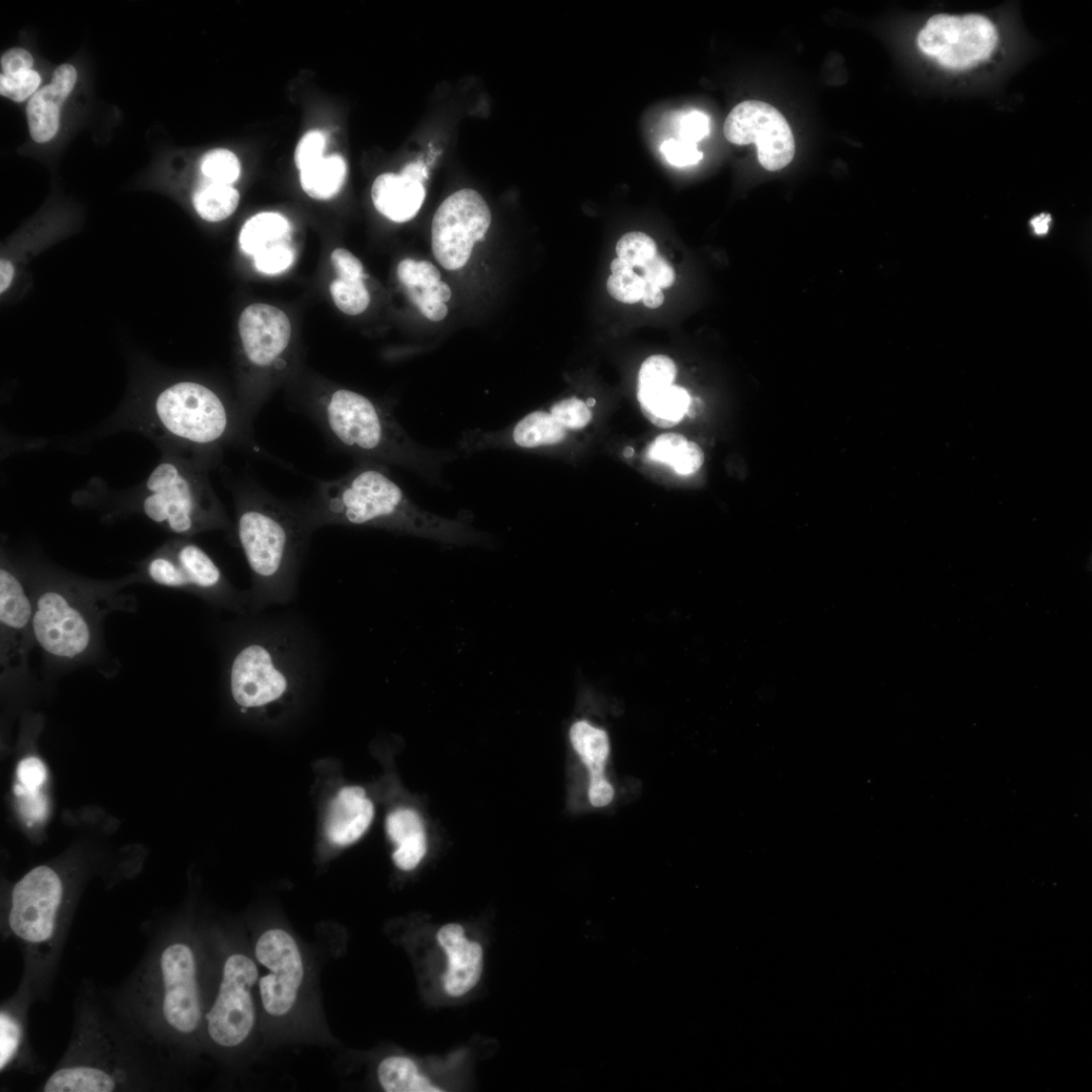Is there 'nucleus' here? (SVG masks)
Instances as JSON below:
<instances>
[{
	"label": "nucleus",
	"mask_w": 1092,
	"mask_h": 1092,
	"mask_svg": "<svg viewBox=\"0 0 1092 1092\" xmlns=\"http://www.w3.org/2000/svg\"><path fill=\"white\" fill-rule=\"evenodd\" d=\"M69 1047L44 1092L159 1090L165 1058L117 1010L109 993L84 984Z\"/></svg>",
	"instance_id": "obj_1"
},
{
	"label": "nucleus",
	"mask_w": 1092,
	"mask_h": 1092,
	"mask_svg": "<svg viewBox=\"0 0 1092 1092\" xmlns=\"http://www.w3.org/2000/svg\"><path fill=\"white\" fill-rule=\"evenodd\" d=\"M183 933H154L141 961L113 1003L166 1060L204 1032L206 1007L198 954Z\"/></svg>",
	"instance_id": "obj_2"
},
{
	"label": "nucleus",
	"mask_w": 1092,
	"mask_h": 1092,
	"mask_svg": "<svg viewBox=\"0 0 1092 1092\" xmlns=\"http://www.w3.org/2000/svg\"><path fill=\"white\" fill-rule=\"evenodd\" d=\"M322 668L320 643L300 621L247 614L229 653L230 695L243 714L282 711Z\"/></svg>",
	"instance_id": "obj_3"
},
{
	"label": "nucleus",
	"mask_w": 1092,
	"mask_h": 1092,
	"mask_svg": "<svg viewBox=\"0 0 1092 1092\" xmlns=\"http://www.w3.org/2000/svg\"><path fill=\"white\" fill-rule=\"evenodd\" d=\"M306 511L314 531L331 525L369 527L459 546L485 545L490 540L468 520L417 506L391 478L389 467L368 462H361L338 480L319 484Z\"/></svg>",
	"instance_id": "obj_4"
},
{
	"label": "nucleus",
	"mask_w": 1092,
	"mask_h": 1092,
	"mask_svg": "<svg viewBox=\"0 0 1092 1092\" xmlns=\"http://www.w3.org/2000/svg\"><path fill=\"white\" fill-rule=\"evenodd\" d=\"M313 532L306 507L280 501L256 484L240 492L237 535L252 577L249 614L295 599Z\"/></svg>",
	"instance_id": "obj_5"
},
{
	"label": "nucleus",
	"mask_w": 1092,
	"mask_h": 1092,
	"mask_svg": "<svg viewBox=\"0 0 1092 1092\" xmlns=\"http://www.w3.org/2000/svg\"><path fill=\"white\" fill-rule=\"evenodd\" d=\"M314 415L329 439L361 462L406 468L435 484L443 483L445 464L460 457L459 451L419 444L389 410L354 391L323 394Z\"/></svg>",
	"instance_id": "obj_6"
},
{
	"label": "nucleus",
	"mask_w": 1092,
	"mask_h": 1092,
	"mask_svg": "<svg viewBox=\"0 0 1092 1092\" xmlns=\"http://www.w3.org/2000/svg\"><path fill=\"white\" fill-rule=\"evenodd\" d=\"M201 477L172 462L160 464L147 481V517L179 535L225 528L228 519Z\"/></svg>",
	"instance_id": "obj_7"
},
{
	"label": "nucleus",
	"mask_w": 1092,
	"mask_h": 1092,
	"mask_svg": "<svg viewBox=\"0 0 1092 1092\" xmlns=\"http://www.w3.org/2000/svg\"><path fill=\"white\" fill-rule=\"evenodd\" d=\"M917 47L935 65L949 72L980 69L999 52L1000 32L993 20L981 13H937L919 31Z\"/></svg>",
	"instance_id": "obj_8"
},
{
	"label": "nucleus",
	"mask_w": 1092,
	"mask_h": 1092,
	"mask_svg": "<svg viewBox=\"0 0 1092 1092\" xmlns=\"http://www.w3.org/2000/svg\"><path fill=\"white\" fill-rule=\"evenodd\" d=\"M257 962L244 953L226 957L216 993L205 1015L204 1034L214 1048L241 1047L254 1032L257 1007L254 987L258 983Z\"/></svg>",
	"instance_id": "obj_9"
},
{
	"label": "nucleus",
	"mask_w": 1092,
	"mask_h": 1092,
	"mask_svg": "<svg viewBox=\"0 0 1092 1092\" xmlns=\"http://www.w3.org/2000/svg\"><path fill=\"white\" fill-rule=\"evenodd\" d=\"M156 413L168 433L200 446L226 441L239 430L243 420L233 418L221 398L206 385L192 381L178 382L163 391L156 401Z\"/></svg>",
	"instance_id": "obj_10"
},
{
	"label": "nucleus",
	"mask_w": 1092,
	"mask_h": 1092,
	"mask_svg": "<svg viewBox=\"0 0 1092 1092\" xmlns=\"http://www.w3.org/2000/svg\"><path fill=\"white\" fill-rule=\"evenodd\" d=\"M491 223L489 206L478 192L462 190L448 196L436 211L432 222V250L436 260L447 271L463 268Z\"/></svg>",
	"instance_id": "obj_11"
},
{
	"label": "nucleus",
	"mask_w": 1092,
	"mask_h": 1092,
	"mask_svg": "<svg viewBox=\"0 0 1092 1092\" xmlns=\"http://www.w3.org/2000/svg\"><path fill=\"white\" fill-rule=\"evenodd\" d=\"M257 961L268 973L259 978V997L266 1015L292 1013L305 979V960L296 937L283 929L263 932L255 948Z\"/></svg>",
	"instance_id": "obj_12"
},
{
	"label": "nucleus",
	"mask_w": 1092,
	"mask_h": 1092,
	"mask_svg": "<svg viewBox=\"0 0 1092 1092\" xmlns=\"http://www.w3.org/2000/svg\"><path fill=\"white\" fill-rule=\"evenodd\" d=\"M724 131L732 144L757 145L759 161L766 171L783 170L795 155L793 133L785 116L759 100L736 106L729 114Z\"/></svg>",
	"instance_id": "obj_13"
},
{
	"label": "nucleus",
	"mask_w": 1092,
	"mask_h": 1092,
	"mask_svg": "<svg viewBox=\"0 0 1092 1092\" xmlns=\"http://www.w3.org/2000/svg\"><path fill=\"white\" fill-rule=\"evenodd\" d=\"M33 637L49 654L76 660L93 644L90 620L73 600L60 590H46L33 605Z\"/></svg>",
	"instance_id": "obj_14"
},
{
	"label": "nucleus",
	"mask_w": 1092,
	"mask_h": 1092,
	"mask_svg": "<svg viewBox=\"0 0 1092 1092\" xmlns=\"http://www.w3.org/2000/svg\"><path fill=\"white\" fill-rule=\"evenodd\" d=\"M239 333L250 365L263 372L287 368L283 355L291 342L292 327L281 310L266 304L247 307L240 317Z\"/></svg>",
	"instance_id": "obj_15"
},
{
	"label": "nucleus",
	"mask_w": 1092,
	"mask_h": 1092,
	"mask_svg": "<svg viewBox=\"0 0 1092 1092\" xmlns=\"http://www.w3.org/2000/svg\"><path fill=\"white\" fill-rule=\"evenodd\" d=\"M567 439V430L549 412L536 411L505 429L464 432L458 451L468 456L490 449H539L562 444Z\"/></svg>",
	"instance_id": "obj_16"
},
{
	"label": "nucleus",
	"mask_w": 1092,
	"mask_h": 1092,
	"mask_svg": "<svg viewBox=\"0 0 1092 1092\" xmlns=\"http://www.w3.org/2000/svg\"><path fill=\"white\" fill-rule=\"evenodd\" d=\"M33 605L22 582L6 567L0 569V629L2 665L19 670L27 660L32 630Z\"/></svg>",
	"instance_id": "obj_17"
},
{
	"label": "nucleus",
	"mask_w": 1092,
	"mask_h": 1092,
	"mask_svg": "<svg viewBox=\"0 0 1092 1092\" xmlns=\"http://www.w3.org/2000/svg\"><path fill=\"white\" fill-rule=\"evenodd\" d=\"M35 1002L30 991L20 984L15 994L0 1009V1071L37 1069L36 1057L29 1041V1009Z\"/></svg>",
	"instance_id": "obj_18"
},
{
	"label": "nucleus",
	"mask_w": 1092,
	"mask_h": 1092,
	"mask_svg": "<svg viewBox=\"0 0 1092 1092\" xmlns=\"http://www.w3.org/2000/svg\"><path fill=\"white\" fill-rule=\"evenodd\" d=\"M448 956V969L443 977L446 994L460 998L480 981L484 968V952L477 942H470L457 923H449L437 934Z\"/></svg>",
	"instance_id": "obj_19"
},
{
	"label": "nucleus",
	"mask_w": 1092,
	"mask_h": 1092,
	"mask_svg": "<svg viewBox=\"0 0 1092 1092\" xmlns=\"http://www.w3.org/2000/svg\"><path fill=\"white\" fill-rule=\"evenodd\" d=\"M375 806L360 786L344 787L332 800L326 823L331 844L348 847L357 843L371 827Z\"/></svg>",
	"instance_id": "obj_20"
},
{
	"label": "nucleus",
	"mask_w": 1092,
	"mask_h": 1092,
	"mask_svg": "<svg viewBox=\"0 0 1092 1092\" xmlns=\"http://www.w3.org/2000/svg\"><path fill=\"white\" fill-rule=\"evenodd\" d=\"M569 739L579 757L589 771V799L595 808H604L614 797L612 785L605 778V765L609 755L607 732L594 728L585 720L577 721L569 730Z\"/></svg>",
	"instance_id": "obj_21"
},
{
	"label": "nucleus",
	"mask_w": 1092,
	"mask_h": 1092,
	"mask_svg": "<svg viewBox=\"0 0 1092 1092\" xmlns=\"http://www.w3.org/2000/svg\"><path fill=\"white\" fill-rule=\"evenodd\" d=\"M385 831L395 846V865L402 871L416 869L428 851L427 831L422 814L408 806H401L386 816Z\"/></svg>",
	"instance_id": "obj_22"
},
{
	"label": "nucleus",
	"mask_w": 1092,
	"mask_h": 1092,
	"mask_svg": "<svg viewBox=\"0 0 1092 1092\" xmlns=\"http://www.w3.org/2000/svg\"><path fill=\"white\" fill-rule=\"evenodd\" d=\"M425 195L423 183L393 174L380 175L372 189L377 210L396 223L412 220L422 209Z\"/></svg>",
	"instance_id": "obj_23"
},
{
	"label": "nucleus",
	"mask_w": 1092,
	"mask_h": 1092,
	"mask_svg": "<svg viewBox=\"0 0 1092 1092\" xmlns=\"http://www.w3.org/2000/svg\"><path fill=\"white\" fill-rule=\"evenodd\" d=\"M292 227L288 218L278 213L265 212L249 218L240 232L239 244L246 256L255 258L260 252L290 243Z\"/></svg>",
	"instance_id": "obj_24"
},
{
	"label": "nucleus",
	"mask_w": 1092,
	"mask_h": 1092,
	"mask_svg": "<svg viewBox=\"0 0 1092 1092\" xmlns=\"http://www.w3.org/2000/svg\"><path fill=\"white\" fill-rule=\"evenodd\" d=\"M637 398L645 416L662 428L680 423L691 399L686 390L674 384L650 392H637Z\"/></svg>",
	"instance_id": "obj_25"
},
{
	"label": "nucleus",
	"mask_w": 1092,
	"mask_h": 1092,
	"mask_svg": "<svg viewBox=\"0 0 1092 1092\" xmlns=\"http://www.w3.org/2000/svg\"><path fill=\"white\" fill-rule=\"evenodd\" d=\"M65 100L55 92L52 84H48L31 97L27 115L33 141L46 143L56 136L60 126V111Z\"/></svg>",
	"instance_id": "obj_26"
},
{
	"label": "nucleus",
	"mask_w": 1092,
	"mask_h": 1092,
	"mask_svg": "<svg viewBox=\"0 0 1092 1092\" xmlns=\"http://www.w3.org/2000/svg\"><path fill=\"white\" fill-rule=\"evenodd\" d=\"M346 174V163L340 155L323 156L300 171L301 188L313 198L329 199L340 192Z\"/></svg>",
	"instance_id": "obj_27"
},
{
	"label": "nucleus",
	"mask_w": 1092,
	"mask_h": 1092,
	"mask_svg": "<svg viewBox=\"0 0 1092 1092\" xmlns=\"http://www.w3.org/2000/svg\"><path fill=\"white\" fill-rule=\"evenodd\" d=\"M381 1087L388 1092H441L418 1072L416 1064L407 1057L385 1058L378 1068Z\"/></svg>",
	"instance_id": "obj_28"
},
{
	"label": "nucleus",
	"mask_w": 1092,
	"mask_h": 1092,
	"mask_svg": "<svg viewBox=\"0 0 1092 1092\" xmlns=\"http://www.w3.org/2000/svg\"><path fill=\"white\" fill-rule=\"evenodd\" d=\"M239 193L229 184L208 181L196 191L193 203L200 217L208 222H221L237 211Z\"/></svg>",
	"instance_id": "obj_29"
},
{
	"label": "nucleus",
	"mask_w": 1092,
	"mask_h": 1092,
	"mask_svg": "<svg viewBox=\"0 0 1092 1092\" xmlns=\"http://www.w3.org/2000/svg\"><path fill=\"white\" fill-rule=\"evenodd\" d=\"M330 293L335 305L341 312L350 316L363 313L371 302V296L365 288L363 279L343 280L338 278L331 283Z\"/></svg>",
	"instance_id": "obj_30"
},
{
	"label": "nucleus",
	"mask_w": 1092,
	"mask_h": 1092,
	"mask_svg": "<svg viewBox=\"0 0 1092 1092\" xmlns=\"http://www.w3.org/2000/svg\"><path fill=\"white\" fill-rule=\"evenodd\" d=\"M200 171L210 181L232 186L240 176L241 165L231 151L216 149L201 159Z\"/></svg>",
	"instance_id": "obj_31"
},
{
	"label": "nucleus",
	"mask_w": 1092,
	"mask_h": 1092,
	"mask_svg": "<svg viewBox=\"0 0 1092 1092\" xmlns=\"http://www.w3.org/2000/svg\"><path fill=\"white\" fill-rule=\"evenodd\" d=\"M676 364L666 356H652L642 365L638 375V392H650L673 384Z\"/></svg>",
	"instance_id": "obj_32"
},
{
	"label": "nucleus",
	"mask_w": 1092,
	"mask_h": 1092,
	"mask_svg": "<svg viewBox=\"0 0 1092 1092\" xmlns=\"http://www.w3.org/2000/svg\"><path fill=\"white\" fill-rule=\"evenodd\" d=\"M618 258L624 259L633 268H643L658 255L657 244L643 232H630L621 237L616 245Z\"/></svg>",
	"instance_id": "obj_33"
},
{
	"label": "nucleus",
	"mask_w": 1092,
	"mask_h": 1092,
	"mask_svg": "<svg viewBox=\"0 0 1092 1092\" xmlns=\"http://www.w3.org/2000/svg\"><path fill=\"white\" fill-rule=\"evenodd\" d=\"M148 575L160 586L191 591L190 583L173 553L151 561L148 565Z\"/></svg>",
	"instance_id": "obj_34"
},
{
	"label": "nucleus",
	"mask_w": 1092,
	"mask_h": 1092,
	"mask_svg": "<svg viewBox=\"0 0 1092 1092\" xmlns=\"http://www.w3.org/2000/svg\"><path fill=\"white\" fill-rule=\"evenodd\" d=\"M41 76L35 71L0 75V94L15 103L25 102L38 92Z\"/></svg>",
	"instance_id": "obj_35"
},
{
	"label": "nucleus",
	"mask_w": 1092,
	"mask_h": 1092,
	"mask_svg": "<svg viewBox=\"0 0 1092 1092\" xmlns=\"http://www.w3.org/2000/svg\"><path fill=\"white\" fill-rule=\"evenodd\" d=\"M549 413L567 431L580 430L589 424L592 419L589 407L575 397L556 402Z\"/></svg>",
	"instance_id": "obj_36"
},
{
	"label": "nucleus",
	"mask_w": 1092,
	"mask_h": 1092,
	"mask_svg": "<svg viewBox=\"0 0 1092 1092\" xmlns=\"http://www.w3.org/2000/svg\"><path fill=\"white\" fill-rule=\"evenodd\" d=\"M397 275L405 288H425L442 278L439 268L425 260L404 259L400 262Z\"/></svg>",
	"instance_id": "obj_37"
},
{
	"label": "nucleus",
	"mask_w": 1092,
	"mask_h": 1092,
	"mask_svg": "<svg viewBox=\"0 0 1092 1092\" xmlns=\"http://www.w3.org/2000/svg\"><path fill=\"white\" fill-rule=\"evenodd\" d=\"M646 283L644 277L634 271L611 275L608 280V291L616 300L631 305L643 299Z\"/></svg>",
	"instance_id": "obj_38"
},
{
	"label": "nucleus",
	"mask_w": 1092,
	"mask_h": 1092,
	"mask_svg": "<svg viewBox=\"0 0 1092 1092\" xmlns=\"http://www.w3.org/2000/svg\"><path fill=\"white\" fill-rule=\"evenodd\" d=\"M296 259L290 243L268 248L254 258L257 270L264 275L277 276L288 271Z\"/></svg>",
	"instance_id": "obj_39"
},
{
	"label": "nucleus",
	"mask_w": 1092,
	"mask_h": 1092,
	"mask_svg": "<svg viewBox=\"0 0 1092 1092\" xmlns=\"http://www.w3.org/2000/svg\"><path fill=\"white\" fill-rule=\"evenodd\" d=\"M688 441L681 434H663L648 448L647 459L652 462L667 464L670 466L679 457Z\"/></svg>",
	"instance_id": "obj_40"
},
{
	"label": "nucleus",
	"mask_w": 1092,
	"mask_h": 1092,
	"mask_svg": "<svg viewBox=\"0 0 1092 1092\" xmlns=\"http://www.w3.org/2000/svg\"><path fill=\"white\" fill-rule=\"evenodd\" d=\"M326 137L320 131H311L299 141L296 151V163L300 171L323 157Z\"/></svg>",
	"instance_id": "obj_41"
},
{
	"label": "nucleus",
	"mask_w": 1092,
	"mask_h": 1092,
	"mask_svg": "<svg viewBox=\"0 0 1092 1092\" xmlns=\"http://www.w3.org/2000/svg\"><path fill=\"white\" fill-rule=\"evenodd\" d=\"M666 159L678 167L697 164L703 157L697 144L685 142L679 139H669L661 147Z\"/></svg>",
	"instance_id": "obj_42"
},
{
	"label": "nucleus",
	"mask_w": 1092,
	"mask_h": 1092,
	"mask_svg": "<svg viewBox=\"0 0 1092 1092\" xmlns=\"http://www.w3.org/2000/svg\"><path fill=\"white\" fill-rule=\"evenodd\" d=\"M14 793L18 797L20 813L29 823L39 822L46 818L48 803L42 791L30 793L19 785L14 786Z\"/></svg>",
	"instance_id": "obj_43"
},
{
	"label": "nucleus",
	"mask_w": 1092,
	"mask_h": 1092,
	"mask_svg": "<svg viewBox=\"0 0 1092 1092\" xmlns=\"http://www.w3.org/2000/svg\"><path fill=\"white\" fill-rule=\"evenodd\" d=\"M678 132L679 140L697 144L710 134L709 116L697 111L688 113L679 121Z\"/></svg>",
	"instance_id": "obj_44"
},
{
	"label": "nucleus",
	"mask_w": 1092,
	"mask_h": 1092,
	"mask_svg": "<svg viewBox=\"0 0 1092 1092\" xmlns=\"http://www.w3.org/2000/svg\"><path fill=\"white\" fill-rule=\"evenodd\" d=\"M47 778V771L43 762L35 757L23 760L18 767V783L25 791L37 793L42 791Z\"/></svg>",
	"instance_id": "obj_45"
},
{
	"label": "nucleus",
	"mask_w": 1092,
	"mask_h": 1092,
	"mask_svg": "<svg viewBox=\"0 0 1092 1092\" xmlns=\"http://www.w3.org/2000/svg\"><path fill=\"white\" fill-rule=\"evenodd\" d=\"M331 262L340 279L358 280L367 278L361 260L346 249H335L331 255Z\"/></svg>",
	"instance_id": "obj_46"
},
{
	"label": "nucleus",
	"mask_w": 1092,
	"mask_h": 1092,
	"mask_svg": "<svg viewBox=\"0 0 1092 1092\" xmlns=\"http://www.w3.org/2000/svg\"><path fill=\"white\" fill-rule=\"evenodd\" d=\"M643 277L647 282L668 289L675 283L674 267L661 255L655 256L644 268Z\"/></svg>",
	"instance_id": "obj_47"
},
{
	"label": "nucleus",
	"mask_w": 1092,
	"mask_h": 1092,
	"mask_svg": "<svg viewBox=\"0 0 1092 1092\" xmlns=\"http://www.w3.org/2000/svg\"><path fill=\"white\" fill-rule=\"evenodd\" d=\"M704 463V453L701 447L694 443H687L677 460L671 464L679 475H691L700 469Z\"/></svg>",
	"instance_id": "obj_48"
},
{
	"label": "nucleus",
	"mask_w": 1092,
	"mask_h": 1092,
	"mask_svg": "<svg viewBox=\"0 0 1092 1092\" xmlns=\"http://www.w3.org/2000/svg\"><path fill=\"white\" fill-rule=\"evenodd\" d=\"M0 65H2V74L21 73L32 71L33 58L27 50L12 48L3 54Z\"/></svg>",
	"instance_id": "obj_49"
},
{
	"label": "nucleus",
	"mask_w": 1092,
	"mask_h": 1092,
	"mask_svg": "<svg viewBox=\"0 0 1092 1092\" xmlns=\"http://www.w3.org/2000/svg\"><path fill=\"white\" fill-rule=\"evenodd\" d=\"M407 293L413 304L432 322L443 321L447 316L448 308L443 302L429 300L420 297L414 288H407Z\"/></svg>",
	"instance_id": "obj_50"
},
{
	"label": "nucleus",
	"mask_w": 1092,
	"mask_h": 1092,
	"mask_svg": "<svg viewBox=\"0 0 1092 1092\" xmlns=\"http://www.w3.org/2000/svg\"><path fill=\"white\" fill-rule=\"evenodd\" d=\"M76 81L77 72L75 67L71 64H63L57 67L54 72L52 86L58 94L66 99L74 89Z\"/></svg>",
	"instance_id": "obj_51"
},
{
	"label": "nucleus",
	"mask_w": 1092,
	"mask_h": 1092,
	"mask_svg": "<svg viewBox=\"0 0 1092 1092\" xmlns=\"http://www.w3.org/2000/svg\"><path fill=\"white\" fill-rule=\"evenodd\" d=\"M414 289L417 291V293L419 294L420 297H422L423 299H426L429 300H433V301H437V302H443V304H446V302L451 298L450 288L448 287V285L445 282H443L442 280L433 282V283L427 285V287H425V288H414Z\"/></svg>",
	"instance_id": "obj_52"
},
{
	"label": "nucleus",
	"mask_w": 1092,
	"mask_h": 1092,
	"mask_svg": "<svg viewBox=\"0 0 1092 1092\" xmlns=\"http://www.w3.org/2000/svg\"><path fill=\"white\" fill-rule=\"evenodd\" d=\"M642 300L647 308L653 310L660 308L664 304L665 297L661 288L647 282Z\"/></svg>",
	"instance_id": "obj_53"
},
{
	"label": "nucleus",
	"mask_w": 1092,
	"mask_h": 1092,
	"mask_svg": "<svg viewBox=\"0 0 1092 1092\" xmlns=\"http://www.w3.org/2000/svg\"><path fill=\"white\" fill-rule=\"evenodd\" d=\"M401 175L424 183L428 177V173L426 166L422 161H418L408 164L404 170H402Z\"/></svg>",
	"instance_id": "obj_54"
},
{
	"label": "nucleus",
	"mask_w": 1092,
	"mask_h": 1092,
	"mask_svg": "<svg viewBox=\"0 0 1092 1092\" xmlns=\"http://www.w3.org/2000/svg\"><path fill=\"white\" fill-rule=\"evenodd\" d=\"M12 278V264L7 259H2V262H0V292L5 293L9 289Z\"/></svg>",
	"instance_id": "obj_55"
},
{
	"label": "nucleus",
	"mask_w": 1092,
	"mask_h": 1092,
	"mask_svg": "<svg viewBox=\"0 0 1092 1092\" xmlns=\"http://www.w3.org/2000/svg\"><path fill=\"white\" fill-rule=\"evenodd\" d=\"M1052 217L1049 214H1041L1033 218L1031 221V226L1037 235L1043 237V235H1046L1049 232Z\"/></svg>",
	"instance_id": "obj_56"
},
{
	"label": "nucleus",
	"mask_w": 1092,
	"mask_h": 1092,
	"mask_svg": "<svg viewBox=\"0 0 1092 1092\" xmlns=\"http://www.w3.org/2000/svg\"><path fill=\"white\" fill-rule=\"evenodd\" d=\"M633 271V267L621 258H616L611 262L612 275L627 274Z\"/></svg>",
	"instance_id": "obj_57"
},
{
	"label": "nucleus",
	"mask_w": 1092,
	"mask_h": 1092,
	"mask_svg": "<svg viewBox=\"0 0 1092 1092\" xmlns=\"http://www.w3.org/2000/svg\"><path fill=\"white\" fill-rule=\"evenodd\" d=\"M702 402L698 399H690L687 409V414L691 417L697 416L701 412Z\"/></svg>",
	"instance_id": "obj_58"
},
{
	"label": "nucleus",
	"mask_w": 1092,
	"mask_h": 1092,
	"mask_svg": "<svg viewBox=\"0 0 1092 1092\" xmlns=\"http://www.w3.org/2000/svg\"><path fill=\"white\" fill-rule=\"evenodd\" d=\"M624 455H625V457H626V458H628V459L631 458V457L634 455V449H633L632 447H629V446H628V447H627V448L624 450Z\"/></svg>",
	"instance_id": "obj_59"
},
{
	"label": "nucleus",
	"mask_w": 1092,
	"mask_h": 1092,
	"mask_svg": "<svg viewBox=\"0 0 1092 1092\" xmlns=\"http://www.w3.org/2000/svg\"><path fill=\"white\" fill-rule=\"evenodd\" d=\"M586 404H587V407H594V406H595V404H596V401H595V399H593V398H589V399H587V402H586Z\"/></svg>",
	"instance_id": "obj_60"
}]
</instances>
